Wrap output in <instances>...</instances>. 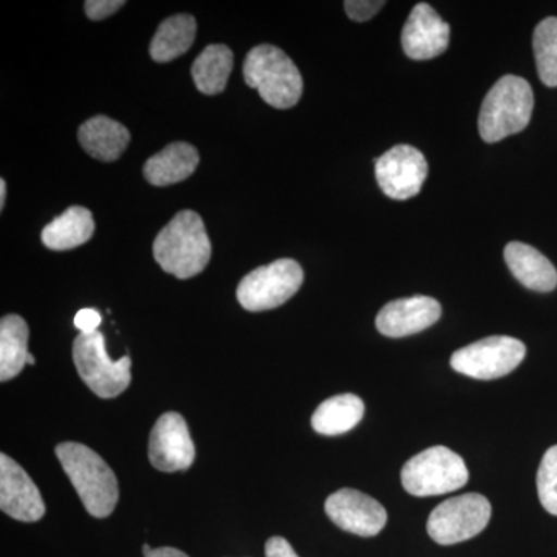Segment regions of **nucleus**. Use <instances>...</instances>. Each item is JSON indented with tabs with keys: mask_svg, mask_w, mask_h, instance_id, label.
Segmentation results:
<instances>
[{
	"mask_svg": "<svg viewBox=\"0 0 557 557\" xmlns=\"http://www.w3.org/2000/svg\"><path fill=\"white\" fill-rule=\"evenodd\" d=\"M212 248L203 220L196 211L178 212L153 240V259L177 278H190L207 269Z\"/></svg>",
	"mask_w": 557,
	"mask_h": 557,
	"instance_id": "1",
	"label": "nucleus"
},
{
	"mask_svg": "<svg viewBox=\"0 0 557 557\" xmlns=\"http://www.w3.org/2000/svg\"><path fill=\"white\" fill-rule=\"evenodd\" d=\"M57 457L87 512L94 518H109L120 498L115 472L95 450L81 443H61Z\"/></svg>",
	"mask_w": 557,
	"mask_h": 557,
	"instance_id": "2",
	"label": "nucleus"
},
{
	"mask_svg": "<svg viewBox=\"0 0 557 557\" xmlns=\"http://www.w3.org/2000/svg\"><path fill=\"white\" fill-rule=\"evenodd\" d=\"M244 76L245 83L258 90L271 108H295L302 97L304 81L295 62L270 44L249 51L244 62Z\"/></svg>",
	"mask_w": 557,
	"mask_h": 557,
	"instance_id": "3",
	"label": "nucleus"
},
{
	"mask_svg": "<svg viewBox=\"0 0 557 557\" xmlns=\"http://www.w3.org/2000/svg\"><path fill=\"white\" fill-rule=\"evenodd\" d=\"M534 97L528 81L507 75L497 81L483 100L479 115L480 137L497 143L519 134L530 124Z\"/></svg>",
	"mask_w": 557,
	"mask_h": 557,
	"instance_id": "4",
	"label": "nucleus"
},
{
	"mask_svg": "<svg viewBox=\"0 0 557 557\" xmlns=\"http://www.w3.org/2000/svg\"><path fill=\"white\" fill-rule=\"evenodd\" d=\"M73 362L81 380L100 398H115L129 387L132 359L129 355L112 361L106 350L101 332L79 333L73 343Z\"/></svg>",
	"mask_w": 557,
	"mask_h": 557,
	"instance_id": "5",
	"label": "nucleus"
},
{
	"mask_svg": "<svg viewBox=\"0 0 557 557\" xmlns=\"http://www.w3.org/2000/svg\"><path fill=\"white\" fill-rule=\"evenodd\" d=\"M469 472L463 458L445 446H434L410 458L401 469V483L417 497L438 496L467 485Z\"/></svg>",
	"mask_w": 557,
	"mask_h": 557,
	"instance_id": "6",
	"label": "nucleus"
},
{
	"mask_svg": "<svg viewBox=\"0 0 557 557\" xmlns=\"http://www.w3.org/2000/svg\"><path fill=\"white\" fill-rule=\"evenodd\" d=\"M304 271L296 260L278 259L242 278L237 299L248 311H265L284 306L299 292Z\"/></svg>",
	"mask_w": 557,
	"mask_h": 557,
	"instance_id": "7",
	"label": "nucleus"
},
{
	"mask_svg": "<svg viewBox=\"0 0 557 557\" xmlns=\"http://www.w3.org/2000/svg\"><path fill=\"white\" fill-rule=\"evenodd\" d=\"M493 508L482 494L471 493L440 504L428 519V534L440 545H454L478 536L490 523Z\"/></svg>",
	"mask_w": 557,
	"mask_h": 557,
	"instance_id": "8",
	"label": "nucleus"
},
{
	"mask_svg": "<svg viewBox=\"0 0 557 557\" xmlns=\"http://www.w3.org/2000/svg\"><path fill=\"white\" fill-rule=\"evenodd\" d=\"M527 355L522 341L509 336H490L454 351L450 366L475 380H497L519 368Z\"/></svg>",
	"mask_w": 557,
	"mask_h": 557,
	"instance_id": "9",
	"label": "nucleus"
},
{
	"mask_svg": "<svg viewBox=\"0 0 557 557\" xmlns=\"http://www.w3.org/2000/svg\"><path fill=\"white\" fill-rule=\"evenodd\" d=\"M373 161L381 190L394 200H408L418 196L428 177V161L413 146H394Z\"/></svg>",
	"mask_w": 557,
	"mask_h": 557,
	"instance_id": "10",
	"label": "nucleus"
},
{
	"mask_svg": "<svg viewBox=\"0 0 557 557\" xmlns=\"http://www.w3.org/2000/svg\"><path fill=\"white\" fill-rule=\"evenodd\" d=\"M149 460L163 472L186 471L196 460L188 424L180 413H163L150 432Z\"/></svg>",
	"mask_w": 557,
	"mask_h": 557,
	"instance_id": "11",
	"label": "nucleus"
},
{
	"mask_svg": "<svg viewBox=\"0 0 557 557\" xmlns=\"http://www.w3.org/2000/svg\"><path fill=\"white\" fill-rule=\"evenodd\" d=\"M330 520L347 533L373 537L387 523V512L379 500L357 490L336 491L325 502Z\"/></svg>",
	"mask_w": 557,
	"mask_h": 557,
	"instance_id": "12",
	"label": "nucleus"
},
{
	"mask_svg": "<svg viewBox=\"0 0 557 557\" xmlns=\"http://www.w3.org/2000/svg\"><path fill=\"white\" fill-rule=\"evenodd\" d=\"M0 508L20 522H38L46 515L38 486L7 454L0 456Z\"/></svg>",
	"mask_w": 557,
	"mask_h": 557,
	"instance_id": "13",
	"label": "nucleus"
},
{
	"mask_svg": "<svg viewBox=\"0 0 557 557\" xmlns=\"http://www.w3.org/2000/svg\"><path fill=\"white\" fill-rule=\"evenodd\" d=\"M450 28L429 3H417L401 33V46L410 60H434L449 46Z\"/></svg>",
	"mask_w": 557,
	"mask_h": 557,
	"instance_id": "14",
	"label": "nucleus"
},
{
	"mask_svg": "<svg viewBox=\"0 0 557 557\" xmlns=\"http://www.w3.org/2000/svg\"><path fill=\"white\" fill-rule=\"evenodd\" d=\"M442 317L438 300L429 296H412L392 300L376 317V329L387 338H405L434 325Z\"/></svg>",
	"mask_w": 557,
	"mask_h": 557,
	"instance_id": "15",
	"label": "nucleus"
},
{
	"mask_svg": "<svg viewBox=\"0 0 557 557\" xmlns=\"http://www.w3.org/2000/svg\"><path fill=\"white\" fill-rule=\"evenodd\" d=\"M504 255L509 271L523 287L541 293L553 292L557 287L555 265L536 248L522 242H511Z\"/></svg>",
	"mask_w": 557,
	"mask_h": 557,
	"instance_id": "16",
	"label": "nucleus"
},
{
	"mask_svg": "<svg viewBox=\"0 0 557 557\" xmlns=\"http://www.w3.org/2000/svg\"><path fill=\"white\" fill-rule=\"evenodd\" d=\"M199 150L193 145L172 143L146 161L143 174L150 185L171 186L189 178L199 166Z\"/></svg>",
	"mask_w": 557,
	"mask_h": 557,
	"instance_id": "17",
	"label": "nucleus"
},
{
	"mask_svg": "<svg viewBox=\"0 0 557 557\" xmlns=\"http://www.w3.org/2000/svg\"><path fill=\"white\" fill-rule=\"evenodd\" d=\"M78 139L91 159L110 163L123 156L131 143V132L119 121L98 115L81 124Z\"/></svg>",
	"mask_w": 557,
	"mask_h": 557,
	"instance_id": "18",
	"label": "nucleus"
},
{
	"mask_svg": "<svg viewBox=\"0 0 557 557\" xmlns=\"http://www.w3.org/2000/svg\"><path fill=\"white\" fill-rule=\"evenodd\" d=\"M95 234L94 214L84 207H70L42 230V244L53 251H67L87 244Z\"/></svg>",
	"mask_w": 557,
	"mask_h": 557,
	"instance_id": "19",
	"label": "nucleus"
},
{
	"mask_svg": "<svg viewBox=\"0 0 557 557\" xmlns=\"http://www.w3.org/2000/svg\"><path fill=\"white\" fill-rule=\"evenodd\" d=\"M364 403L354 394L336 395L325 399L311 417V426L318 434H346L351 431L364 417Z\"/></svg>",
	"mask_w": 557,
	"mask_h": 557,
	"instance_id": "20",
	"label": "nucleus"
},
{
	"mask_svg": "<svg viewBox=\"0 0 557 557\" xmlns=\"http://www.w3.org/2000/svg\"><path fill=\"white\" fill-rule=\"evenodd\" d=\"M27 322L17 314H9L0 321V381L13 380L27 366L28 354Z\"/></svg>",
	"mask_w": 557,
	"mask_h": 557,
	"instance_id": "21",
	"label": "nucleus"
},
{
	"mask_svg": "<svg viewBox=\"0 0 557 557\" xmlns=\"http://www.w3.org/2000/svg\"><path fill=\"white\" fill-rule=\"evenodd\" d=\"M197 22L190 14H175L161 22L150 42V58L156 62L177 60L193 47Z\"/></svg>",
	"mask_w": 557,
	"mask_h": 557,
	"instance_id": "22",
	"label": "nucleus"
},
{
	"mask_svg": "<svg viewBox=\"0 0 557 557\" xmlns=\"http://www.w3.org/2000/svg\"><path fill=\"white\" fill-rule=\"evenodd\" d=\"M234 54L223 44H212L201 51L190 67L194 83L201 94L219 95L225 90L231 72H233Z\"/></svg>",
	"mask_w": 557,
	"mask_h": 557,
	"instance_id": "23",
	"label": "nucleus"
},
{
	"mask_svg": "<svg viewBox=\"0 0 557 557\" xmlns=\"http://www.w3.org/2000/svg\"><path fill=\"white\" fill-rule=\"evenodd\" d=\"M534 58L539 78L548 87H557V17H547L533 35Z\"/></svg>",
	"mask_w": 557,
	"mask_h": 557,
	"instance_id": "24",
	"label": "nucleus"
},
{
	"mask_svg": "<svg viewBox=\"0 0 557 557\" xmlns=\"http://www.w3.org/2000/svg\"><path fill=\"white\" fill-rule=\"evenodd\" d=\"M537 494L542 507L549 515L557 516V445L542 458L537 471Z\"/></svg>",
	"mask_w": 557,
	"mask_h": 557,
	"instance_id": "25",
	"label": "nucleus"
},
{
	"mask_svg": "<svg viewBox=\"0 0 557 557\" xmlns=\"http://www.w3.org/2000/svg\"><path fill=\"white\" fill-rule=\"evenodd\" d=\"M386 5V2H379V0H347L344 2L347 16L355 22H366L372 20L380 10Z\"/></svg>",
	"mask_w": 557,
	"mask_h": 557,
	"instance_id": "26",
	"label": "nucleus"
},
{
	"mask_svg": "<svg viewBox=\"0 0 557 557\" xmlns=\"http://www.w3.org/2000/svg\"><path fill=\"white\" fill-rule=\"evenodd\" d=\"M124 5H126L124 0H87L84 3V10H86L89 20L102 21L115 14Z\"/></svg>",
	"mask_w": 557,
	"mask_h": 557,
	"instance_id": "27",
	"label": "nucleus"
},
{
	"mask_svg": "<svg viewBox=\"0 0 557 557\" xmlns=\"http://www.w3.org/2000/svg\"><path fill=\"white\" fill-rule=\"evenodd\" d=\"M101 319L100 311L84 309L76 313L73 324L79 330V333H95L100 327Z\"/></svg>",
	"mask_w": 557,
	"mask_h": 557,
	"instance_id": "28",
	"label": "nucleus"
},
{
	"mask_svg": "<svg viewBox=\"0 0 557 557\" xmlns=\"http://www.w3.org/2000/svg\"><path fill=\"white\" fill-rule=\"evenodd\" d=\"M267 557H299L284 537H271L265 544Z\"/></svg>",
	"mask_w": 557,
	"mask_h": 557,
	"instance_id": "29",
	"label": "nucleus"
},
{
	"mask_svg": "<svg viewBox=\"0 0 557 557\" xmlns=\"http://www.w3.org/2000/svg\"><path fill=\"white\" fill-rule=\"evenodd\" d=\"M145 557H189L186 553L180 552L177 548L163 547L152 549L148 556Z\"/></svg>",
	"mask_w": 557,
	"mask_h": 557,
	"instance_id": "30",
	"label": "nucleus"
},
{
	"mask_svg": "<svg viewBox=\"0 0 557 557\" xmlns=\"http://www.w3.org/2000/svg\"><path fill=\"white\" fill-rule=\"evenodd\" d=\"M5 197H7V183L5 180H0V209L5 207Z\"/></svg>",
	"mask_w": 557,
	"mask_h": 557,
	"instance_id": "31",
	"label": "nucleus"
},
{
	"mask_svg": "<svg viewBox=\"0 0 557 557\" xmlns=\"http://www.w3.org/2000/svg\"><path fill=\"white\" fill-rule=\"evenodd\" d=\"M150 552H152V548H150L149 545L146 544L145 547H143V555L148 556Z\"/></svg>",
	"mask_w": 557,
	"mask_h": 557,
	"instance_id": "32",
	"label": "nucleus"
},
{
	"mask_svg": "<svg viewBox=\"0 0 557 557\" xmlns=\"http://www.w3.org/2000/svg\"><path fill=\"white\" fill-rule=\"evenodd\" d=\"M35 357H33L32 354H28V358H27V364H32V366H35Z\"/></svg>",
	"mask_w": 557,
	"mask_h": 557,
	"instance_id": "33",
	"label": "nucleus"
}]
</instances>
